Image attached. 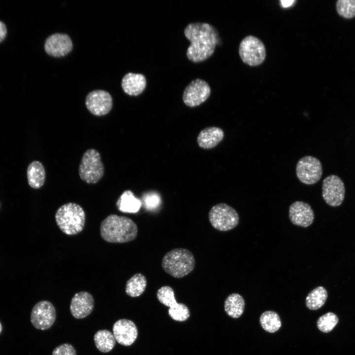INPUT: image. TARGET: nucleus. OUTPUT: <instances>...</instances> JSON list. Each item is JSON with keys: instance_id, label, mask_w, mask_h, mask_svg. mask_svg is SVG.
Segmentation results:
<instances>
[{"instance_id": "obj_1", "label": "nucleus", "mask_w": 355, "mask_h": 355, "mask_svg": "<svg viewBox=\"0 0 355 355\" xmlns=\"http://www.w3.org/2000/svg\"><path fill=\"white\" fill-rule=\"evenodd\" d=\"M184 33L191 43L186 51L189 60L200 62L212 55L218 41V33L213 26L205 23H191L185 27Z\"/></svg>"}, {"instance_id": "obj_27", "label": "nucleus", "mask_w": 355, "mask_h": 355, "mask_svg": "<svg viewBox=\"0 0 355 355\" xmlns=\"http://www.w3.org/2000/svg\"><path fill=\"white\" fill-rule=\"evenodd\" d=\"M338 322L337 316L331 312H328L321 316L317 321L318 328L323 332L331 331Z\"/></svg>"}, {"instance_id": "obj_16", "label": "nucleus", "mask_w": 355, "mask_h": 355, "mask_svg": "<svg viewBox=\"0 0 355 355\" xmlns=\"http://www.w3.org/2000/svg\"><path fill=\"white\" fill-rule=\"evenodd\" d=\"M94 307L93 296L87 291H80L72 297L70 306L71 313L75 319H83L89 315Z\"/></svg>"}, {"instance_id": "obj_18", "label": "nucleus", "mask_w": 355, "mask_h": 355, "mask_svg": "<svg viewBox=\"0 0 355 355\" xmlns=\"http://www.w3.org/2000/svg\"><path fill=\"white\" fill-rule=\"evenodd\" d=\"M146 85V78L143 74L132 72L125 75L121 82L124 92L134 96L141 94L145 89Z\"/></svg>"}, {"instance_id": "obj_26", "label": "nucleus", "mask_w": 355, "mask_h": 355, "mask_svg": "<svg viewBox=\"0 0 355 355\" xmlns=\"http://www.w3.org/2000/svg\"><path fill=\"white\" fill-rule=\"evenodd\" d=\"M336 9L343 17L353 18L355 16V0H338L336 3Z\"/></svg>"}, {"instance_id": "obj_22", "label": "nucleus", "mask_w": 355, "mask_h": 355, "mask_svg": "<svg viewBox=\"0 0 355 355\" xmlns=\"http://www.w3.org/2000/svg\"><path fill=\"white\" fill-rule=\"evenodd\" d=\"M94 340L97 349L104 353L111 351L116 344L113 334L106 329L98 331L94 335Z\"/></svg>"}, {"instance_id": "obj_11", "label": "nucleus", "mask_w": 355, "mask_h": 355, "mask_svg": "<svg viewBox=\"0 0 355 355\" xmlns=\"http://www.w3.org/2000/svg\"><path fill=\"white\" fill-rule=\"evenodd\" d=\"M210 93L211 89L208 83L203 80L196 79L186 87L182 100L187 106L195 107L205 102Z\"/></svg>"}, {"instance_id": "obj_31", "label": "nucleus", "mask_w": 355, "mask_h": 355, "mask_svg": "<svg viewBox=\"0 0 355 355\" xmlns=\"http://www.w3.org/2000/svg\"><path fill=\"white\" fill-rule=\"evenodd\" d=\"M144 201L146 208L153 209L159 205L160 198L158 194L150 193L145 194Z\"/></svg>"}, {"instance_id": "obj_10", "label": "nucleus", "mask_w": 355, "mask_h": 355, "mask_svg": "<svg viewBox=\"0 0 355 355\" xmlns=\"http://www.w3.org/2000/svg\"><path fill=\"white\" fill-rule=\"evenodd\" d=\"M345 195V187L342 180L338 176L331 175L323 180L322 196L327 204L338 207L343 203Z\"/></svg>"}, {"instance_id": "obj_7", "label": "nucleus", "mask_w": 355, "mask_h": 355, "mask_svg": "<svg viewBox=\"0 0 355 355\" xmlns=\"http://www.w3.org/2000/svg\"><path fill=\"white\" fill-rule=\"evenodd\" d=\"M239 52L242 60L250 66L261 64L266 57V50L263 43L253 36H247L242 40Z\"/></svg>"}, {"instance_id": "obj_5", "label": "nucleus", "mask_w": 355, "mask_h": 355, "mask_svg": "<svg viewBox=\"0 0 355 355\" xmlns=\"http://www.w3.org/2000/svg\"><path fill=\"white\" fill-rule=\"evenodd\" d=\"M104 171L100 153L93 148L85 151L78 168L80 178L89 184L96 183L103 178Z\"/></svg>"}, {"instance_id": "obj_30", "label": "nucleus", "mask_w": 355, "mask_h": 355, "mask_svg": "<svg viewBox=\"0 0 355 355\" xmlns=\"http://www.w3.org/2000/svg\"><path fill=\"white\" fill-rule=\"evenodd\" d=\"M52 355H76L74 348L70 344L64 343L56 347Z\"/></svg>"}, {"instance_id": "obj_12", "label": "nucleus", "mask_w": 355, "mask_h": 355, "mask_svg": "<svg viewBox=\"0 0 355 355\" xmlns=\"http://www.w3.org/2000/svg\"><path fill=\"white\" fill-rule=\"evenodd\" d=\"M85 105L89 112L96 116H103L111 110L113 102L111 95L107 92L97 90L88 94Z\"/></svg>"}, {"instance_id": "obj_25", "label": "nucleus", "mask_w": 355, "mask_h": 355, "mask_svg": "<svg viewBox=\"0 0 355 355\" xmlns=\"http://www.w3.org/2000/svg\"><path fill=\"white\" fill-rule=\"evenodd\" d=\"M260 323L262 327L266 331L274 333L281 326V321L279 315L275 312H264L260 317Z\"/></svg>"}, {"instance_id": "obj_32", "label": "nucleus", "mask_w": 355, "mask_h": 355, "mask_svg": "<svg viewBox=\"0 0 355 355\" xmlns=\"http://www.w3.org/2000/svg\"><path fill=\"white\" fill-rule=\"evenodd\" d=\"M7 34V29L5 24L0 21V42L5 38Z\"/></svg>"}, {"instance_id": "obj_21", "label": "nucleus", "mask_w": 355, "mask_h": 355, "mask_svg": "<svg viewBox=\"0 0 355 355\" xmlns=\"http://www.w3.org/2000/svg\"><path fill=\"white\" fill-rule=\"evenodd\" d=\"M245 301L243 297L238 293H232L227 296L224 301V310L230 317L237 319L243 313Z\"/></svg>"}, {"instance_id": "obj_9", "label": "nucleus", "mask_w": 355, "mask_h": 355, "mask_svg": "<svg viewBox=\"0 0 355 355\" xmlns=\"http://www.w3.org/2000/svg\"><path fill=\"white\" fill-rule=\"evenodd\" d=\"M56 317V309L49 301L43 300L36 303L31 313L30 320L36 329L45 330L54 324Z\"/></svg>"}, {"instance_id": "obj_6", "label": "nucleus", "mask_w": 355, "mask_h": 355, "mask_svg": "<svg viewBox=\"0 0 355 355\" xmlns=\"http://www.w3.org/2000/svg\"><path fill=\"white\" fill-rule=\"evenodd\" d=\"M210 223L215 229L227 231L236 227L239 222V214L232 207L225 203L213 206L209 212Z\"/></svg>"}, {"instance_id": "obj_13", "label": "nucleus", "mask_w": 355, "mask_h": 355, "mask_svg": "<svg viewBox=\"0 0 355 355\" xmlns=\"http://www.w3.org/2000/svg\"><path fill=\"white\" fill-rule=\"evenodd\" d=\"M72 47L71 38L66 34H54L48 36L44 42L46 53L54 57L67 55L71 51Z\"/></svg>"}, {"instance_id": "obj_33", "label": "nucleus", "mask_w": 355, "mask_h": 355, "mask_svg": "<svg viewBox=\"0 0 355 355\" xmlns=\"http://www.w3.org/2000/svg\"><path fill=\"white\" fill-rule=\"evenodd\" d=\"M294 0H281V4L284 7H288L291 6Z\"/></svg>"}, {"instance_id": "obj_24", "label": "nucleus", "mask_w": 355, "mask_h": 355, "mask_svg": "<svg viewBox=\"0 0 355 355\" xmlns=\"http://www.w3.org/2000/svg\"><path fill=\"white\" fill-rule=\"evenodd\" d=\"M327 295V290L323 287L318 286L315 288L306 297V306L312 310L319 309L325 303Z\"/></svg>"}, {"instance_id": "obj_28", "label": "nucleus", "mask_w": 355, "mask_h": 355, "mask_svg": "<svg viewBox=\"0 0 355 355\" xmlns=\"http://www.w3.org/2000/svg\"><path fill=\"white\" fill-rule=\"evenodd\" d=\"M157 298L160 303L169 308L177 302L175 298L174 291L169 286H163L157 292Z\"/></svg>"}, {"instance_id": "obj_17", "label": "nucleus", "mask_w": 355, "mask_h": 355, "mask_svg": "<svg viewBox=\"0 0 355 355\" xmlns=\"http://www.w3.org/2000/svg\"><path fill=\"white\" fill-rule=\"evenodd\" d=\"M224 136V132L222 129L217 127H209L200 132L197 141L200 147L207 149H211L221 142Z\"/></svg>"}, {"instance_id": "obj_14", "label": "nucleus", "mask_w": 355, "mask_h": 355, "mask_svg": "<svg viewBox=\"0 0 355 355\" xmlns=\"http://www.w3.org/2000/svg\"><path fill=\"white\" fill-rule=\"evenodd\" d=\"M112 331L115 340L120 344L129 346L133 344L138 336V329L132 320L120 319L113 325Z\"/></svg>"}, {"instance_id": "obj_15", "label": "nucleus", "mask_w": 355, "mask_h": 355, "mask_svg": "<svg viewBox=\"0 0 355 355\" xmlns=\"http://www.w3.org/2000/svg\"><path fill=\"white\" fill-rule=\"evenodd\" d=\"M314 217L313 210L307 203L297 201L289 206V218L295 225L307 227L313 223Z\"/></svg>"}, {"instance_id": "obj_8", "label": "nucleus", "mask_w": 355, "mask_h": 355, "mask_svg": "<svg viewBox=\"0 0 355 355\" xmlns=\"http://www.w3.org/2000/svg\"><path fill=\"white\" fill-rule=\"evenodd\" d=\"M296 174L301 182L306 184H314L322 176V164L320 160L315 157H303L296 164Z\"/></svg>"}, {"instance_id": "obj_23", "label": "nucleus", "mask_w": 355, "mask_h": 355, "mask_svg": "<svg viewBox=\"0 0 355 355\" xmlns=\"http://www.w3.org/2000/svg\"><path fill=\"white\" fill-rule=\"evenodd\" d=\"M147 280L145 276L138 273L133 275L126 283L125 292L132 297H138L145 290Z\"/></svg>"}, {"instance_id": "obj_3", "label": "nucleus", "mask_w": 355, "mask_h": 355, "mask_svg": "<svg viewBox=\"0 0 355 355\" xmlns=\"http://www.w3.org/2000/svg\"><path fill=\"white\" fill-rule=\"evenodd\" d=\"M161 266L167 274L176 278H181L194 270L195 260L189 250L185 248H176L164 255Z\"/></svg>"}, {"instance_id": "obj_19", "label": "nucleus", "mask_w": 355, "mask_h": 355, "mask_svg": "<svg viewBox=\"0 0 355 355\" xmlns=\"http://www.w3.org/2000/svg\"><path fill=\"white\" fill-rule=\"evenodd\" d=\"M29 184L34 189L40 188L45 180V171L41 162L34 161L28 166L27 171Z\"/></svg>"}, {"instance_id": "obj_4", "label": "nucleus", "mask_w": 355, "mask_h": 355, "mask_svg": "<svg viewBox=\"0 0 355 355\" xmlns=\"http://www.w3.org/2000/svg\"><path fill=\"white\" fill-rule=\"evenodd\" d=\"M55 217L59 228L68 235H74L81 232L85 223L84 210L74 203H68L61 206L56 211Z\"/></svg>"}, {"instance_id": "obj_29", "label": "nucleus", "mask_w": 355, "mask_h": 355, "mask_svg": "<svg viewBox=\"0 0 355 355\" xmlns=\"http://www.w3.org/2000/svg\"><path fill=\"white\" fill-rule=\"evenodd\" d=\"M168 313L172 319L178 321H184L190 316L188 307L183 303L178 302L169 308Z\"/></svg>"}, {"instance_id": "obj_34", "label": "nucleus", "mask_w": 355, "mask_h": 355, "mask_svg": "<svg viewBox=\"0 0 355 355\" xmlns=\"http://www.w3.org/2000/svg\"><path fill=\"white\" fill-rule=\"evenodd\" d=\"M1 331H2V325H1V323L0 322V333H1Z\"/></svg>"}, {"instance_id": "obj_2", "label": "nucleus", "mask_w": 355, "mask_h": 355, "mask_svg": "<svg viewBox=\"0 0 355 355\" xmlns=\"http://www.w3.org/2000/svg\"><path fill=\"white\" fill-rule=\"evenodd\" d=\"M138 226L131 218L111 214L101 222L100 234L105 241L124 243L134 240L138 235Z\"/></svg>"}, {"instance_id": "obj_20", "label": "nucleus", "mask_w": 355, "mask_h": 355, "mask_svg": "<svg viewBox=\"0 0 355 355\" xmlns=\"http://www.w3.org/2000/svg\"><path fill=\"white\" fill-rule=\"evenodd\" d=\"M118 210L123 213H136L142 206V202L130 190L124 191L116 203Z\"/></svg>"}]
</instances>
